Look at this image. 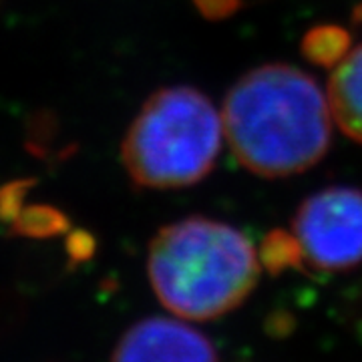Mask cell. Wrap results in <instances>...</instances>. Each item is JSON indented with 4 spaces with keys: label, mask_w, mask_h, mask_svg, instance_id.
I'll list each match as a JSON object with an SVG mask.
<instances>
[{
    "label": "cell",
    "mask_w": 362,
    "mask_h": 362,
    "mask_svg": "<svg viewBox=\"0 0 362 362\" xmlns=\"http://www.w3.org/2000/svg\"><path fill=\"white\" fill-rule=\"evenodd\" d=\"M302 247L298 244L296 235L284 230H272L259 250V259L270 274H280L288 268H298L302 262Z\"/></svg>",
    "instance_id": "9c48e42d"
},
{
    "label": "cell",
    "mask_w": 362,
    "mask_h": 362,
    "mask_svg": "<svg viewBox=\"0 0 362 362\" xmlns=\"http://www.w3.org/2000/svg\"><path fill=\"white\" fill-rule=\"evenodd\" d=\"M28 189V183L25 181H16L6 185L0 192V218L4 220H13L14 216L21 211V207L25 206V195Z\"/></svg>",
    "instance_id": "30bf717a"
},
{
    "label": "cell",
    "mask_w": 362,
    "mask_h": 362,
    "mask_svg": "<svg viewBox=\"0 0 362 362\" xmlns=\"http://www.w3.org/2000/svg\"><path fill=\"white\" fill-rule=\"evenodd\" d=\"M330 119L318 83L290 65L252 69L228 90L221 111L235 159L266 180L314 168L330 147Z\"/></svg>",
    "instance_id": "6da1fadb"
},
{
    "label": "cell",
    "mask_w": 362,
    "mask_h": 362,
    "mask_svg": "<svg viewBox=\"0 0 362 362\" xmlns=\"http://www.w3.org/2000/svg\"><path fill=\"white\" fill-rule=\"evenodd\" d=\"M147 274L157 300L185 320L238 308L258 284V254L240 230L192 216L161 228L149 244Z\"/></svg>",
    "instance_id": "7a4b0ae2"
},
{
    "label": "cell",
    "mask_w": 362,
    "mask_h": 362,
    "mask_svg": "<svg viewBox=\"0 0 362 362\" xmlns=\"http://www.w3.org/2000/svg\"><path fill=\"white\" fill-rule=\"evenodd\" d=\"M111 362H220L214 344L187 324L147 318L121 337Z\"/></svg>",
    "instance_id": "5b68a950"
},
{
    "label": "cell",
    "mask_w": 362,
    "mask_h": 362,
    "mask_svg": "<svg viewBox=\"0 0 362 362\" xmlns=\"http://www.w3.org/2000/svg\"><path fill=\"white\" fill-rule=\"evenodd\" d=\"M202 16L209 21H221L232 16L240 8V0H194Z\"/></svg>",
    "instance_id": "8fae6325"
},
{
    "label": "cell",
    "mask_w": 362,
    "mask_h": 362,
    "mask_svg": "<svg viewBox=\"0 0 362 362\" xmlns=\"http://www.w3.org/2000/svg\"><path fill=\"white\" fill-rule=\"evenodd\" d=\"M14 232L26 238H52L66 230L65 214L49 206H23L13 220Z\"/></svg>",
    "instance_id": "ba28073f"
},
{
    "label": "cell",
    "mask_w": 362,
    "mask_h": 362,
    "mask_svg": "<svg viewBox=\"0 0 362 362\" xmlns=\"http://www.w3.org/2000/svg\"><path fill=\"white\" fill-rule=\"evenodd\" d=\"M328 105L342 133L362 143V45L334 69L328 83Z\"/></svg>",
    "instance_id": "8992f818"
},
{
    "label": "cell",
    "mask_w": 362,
    "mask_h": 362,
    "mask_svg": "<svg viewBox=\"0 0 362 362\" xmlns=\"http://www.w3.org/2000/svg\"><path fill=\"white\" fill-rule=\"evenodd\" d=\"M350 52V35L337 25L314 26L302 39V54L318 66H337Z\"/></svg>",
    "instance_id": "52a82bcc"
},
{
    "label": "cell",
    "mask_w": 362,
    "mask_h": 362,
    "mask_svg": "<svg viewBox=\"0 0 362 362\" xmlns=\"http://www.w3.org/2000/svg\"><path fill=\"white\" fill-rule=\"evenodd\" d=\"M221 137V115L202 90L163 87L133 119L121 143V161L139 187H187L209 175L220 156Z\"/></svg>",
    "instance_id": "3957f363"
},
{
    "label": "cell",
    "mask_w": 362,
    "mask_h": 362,
    "mask_svg": "<svg viewBox=\"0 0 362 362\" xmlns=\"http://www.w3.org/2000/svg\"><path fill=\"white\" fill-rule=\"evenodd\" d=\"M294 235L314 268L342 272L362 262V192L334 185L310 195L294 216Z\"/></svg>",
    "instance_id": "277c9868"
}]
</instances>
